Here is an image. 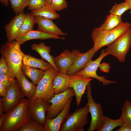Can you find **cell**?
<instances>
[{
    "mask_svg": "<svg viewBox=\"0 0 131 131\" xmlns=\"http://www.w3.org/2000/svg\"><path fill=\"white\" fill-rule=\"evenodd\" d=\"M25 14L24 12L17 14L5 26L8 41H11L15 40Z\"/></svg>",
    "mask_w": 131,
    "mask_h": 131,
    "instance_id": "cell-17",
    "label": "cell"
},
{
    "mask_svg": "<svg viewBox=\"0 0 131 131\" xmlns=\"http://www.w3.org/2000/svg\"><path fill=\"white\" fill-rule=\"evenodd\" d=\"M49 39H65V37L54 35L38 30H32L28 32L19 36L15 39L16 41L20 44H22L26 41L33 39L46 40Z\"/></svg>",
    "mask_w": 131,
    "mask_h": 131,
    "instance_id": "cell-19",
    "label": "cell"
},
{
    "mask_svg": "<svg viewBox=\"0 0 131 131\" xmlns=\"http://www.w3.org/2000/svg\"><path fill=\"white\" fill-rule=\"evenodd\" d=\"M34 16H40L52 20L60 18V16L48 5H45L41 8L32 11L31 13Z\"/></svg>",
    "mask_w": 131,
    "mask_h": 131,
    "instance_id": "cell-25",
    "label": "cell"
},
{
    "mask_svg": "<svg viewBox=\"0 0 131 131\" xmlns=\"http://www.w3.org/2000/svg\"><path fill=\"white\" fill-rule=\"evenodd\" d=\"M48 5L56 11H60L68 7L66 0H52L50 5Z\"/></svg>",
    "mask_w": 131,
    "mask_h": 131,
    "instance_id": "cell-33",
    "label": "cell"
},
{
    "mask_svg": "<svg viewBox=\"0 0 131 131\" xmlns=\"http://www.w3.org/2000/svg\"><path fill=\"white\" fill-rule=\"evenodd\" d=\"M15 78L9 73L5 74H0V82L3 84L7 89L16 82Z\"/></svg>",
    "mask_w": 131,
    "mask_h": 131,
    "instance_id": "cell-32",
    "label": "cell"
},
{
    "mask_svg": "<svg viewBox=\"0 0 131 131\" xmlns=\"http://www.w3.org/2000/svg\"><path fill=\"white\" fill-rule=\"evenodd\" d=\"M30 0H10L11 8L14 12L18 14L23 12L28 6Z\"/></svg>",
    "mask_w": 131,
    "mask_h": 131,
    "instance_id": "cell-30",
    "label": "cell"
},
{
    "mask_svg": "<svg viewBox=\"0 0 131 131\" xmlns=\"http://www.w3.org/2000/svg\"><path fill=\"white\" fill-rule=\"evenodd\" d=\"M35 23L37 25V30L41 32L57 36H66L53 21V20L40 16H35Z\"/></svg>",
    "mask_w": 131,
    "mask_h": 131,
    "instance_id": "cell-15",
    "label": "cell"
},
{
    "mask_svg": "<svg viewBox=\"0 0 131 131\" xmlns=\"http://www.w3.org/2000/svg\"><path fill=\"white\" fill-rule=\"evenodd\" d=\"M31 48L36 51L44 59L50 63L57 70L59 71L54 63L53 56L50 54L51 48L45 45L43 42H40L38 44H31Z\"/></svg>",
    "mask_w": 131,
    "mask_h": 131,
    "instance_id": "cell-22",
    "label": "cell"
},
{
    "mask_svg": "<svg viewBox=\"0 0 131 131\" xmlns=\"http://www.w3.org/2000/svg\"><path fill=\"white\" fill-rule=\"evenodd\" d=\"M95 52L92 47L88 51L81 53L77 50L74 56L72 64L67 74H74L84 69L94 55Z\"/></svg>",
    "mask_w": 131,
    "mask_h": 131,
    "instance_id": "cell-14",
    "label": "cell"
},
{
    "mask_svg": "<svg viewBox=\"0 0 131 131\" xmlns=\"http://www.w3.org/2000/svg\"><path fill=\"white\" fill-rule=\"evenodd\" d=\"M35 23V16L31 13H27L16 37L33 30Z\"/></svg>",
    "mask_w": 131,
    "mask_h": 131,
    "instance_id": "cell-26",
    "label": "cell"
},
{
    "mask_svg": "<svg viewBox=\"0 0 131 131\" xmlns=\"http://www.w3.org/2000/svg\"><path fill=\"white\" fill-rule=\"evenodd\" d=\"M9 73L8 65L4 57L2 56L0 59V74Z\"/></svg>",
    "mask_w": 131,
    "mask_h": 131,
    "instance_id": "cell-35",
    "label": "cell"
},
{
    "mask_svg": "<svg viewBox=\"0 0 131 131\" xmlns=\"http://www.w3.org/2000/svg\"><path fill=\"white\" fill-rule=\"evenodd\" d=\"M90 82L87 85L86 93L88 99L89 113L91 117L88 131L97 130L100 131L104 123L105 116L103 114L102 106L99 103H97L94 101L91 95V89Z\"/></svg>",
    "mask_w": 131,
    "mask_h": 131,
    "instance_id": "cell-7",
    "label": "cell"
},
{
    "mask_svg": "<svg viewBox=\"0 0 131 131\" xmlns=\"http://www.w3.org/2000/svg\"><path fill=\"white\" fill-rule=\"evenodd\" d=\"M72 98L68 101L64 108L55 117L49 119L46 117L45 123L43 125L44 131H59L62 123L69 114Z\"/></svg>",
    "mask_w": 131,
    "mask_h": 131,
    "instance_id": "cell-13",
    "label": "cell"
},
{
    "mask_svg": "<svg viewBox=\"0 0 131 131\" xmlns=\"http://www.w3.org/2000/svg\"><path fill=\"white\" fill-rule=\"evenodd\" d=\"M77 50L75 49L71 52L66 49L54 57L55 64L59 72L67 74L72 64Z\"/></svg>",
    "mask_w": 131,
    "mask_h": 131,
    "instance_id": "cell-16",
    "label": "cell"
},
{
    "mask_svg": "<svg viewBox=\"0 0 131 131\" xmlns=\"http://www.w3.org/2000/svg\"><path fill=\"white\" fill-rule=\"evenodd\" d=\"M130 104H131V102H130Z\"/></svg>",
    "mask_w": 131,
    "mask_h": 131,
    "instance_id": "cell-44",
    "label": "cell"
},
{
    "mask_svg": "<svg viewBox=\"0 0 131 131\" xmlns=\"http://www.w3.org/2000/svg\"><path fill=\"white\" fill-rule=\"evenodd\" d=\"M129 9L130 8L129 5L125 1L119 4L115 2L109 12L111 14L121 16L125 11Z\"/></svg>",
    "mask_w": 131,
    "mask_h": 131,
    "instance_id": "cell-31",
    "label": "cell"
},
{
    "mask_svg": "<svg viewBox=\"0 0 131 131\" xmlns=\"http://www.w3.org/2000/svg\"><path fill=\"white\" fill-rule=\"evenodd\" d=\"M21 70L24 74L30 79L35 85H37L44 74L45 71L38 69L22 64Z\"/></svg>",
    "mask_w": 131,
    "mask_h": 131,
    "instance_id": "cell-23",
    "label": "cell"
},
{
    "mask_svg": "<svg viewBox=\"0 0 131 131\" xmlns=\"http://www.w3.org/2000/svg\"><path fill=\"white\" fill-rule=\"evenodd\" d=\"M89 113L87 103L84 107L79 108L69 114L62 123L59 131H84V127L88 121Z\"/></svg>",
    "mask_w": 131,
    "mask_h": 131,
    "instance_id": "cell-5",
    "label": "cell"
},
{
    "mask_svg": "<svg viewBox=\"0 0 131 131\" xmlns=\"http://www.w3.org/2000/svg\"><path fill=\"white\" fill-rule=\"evenodd\" d=\"M123 124L121 119L114 120L105 116L103 125L100 131H111Z\"/></svg>",
    "mask_w": 131,
    "mask_h": 131,
    "instance_id": "cell-28",
    "label": "cell"
},
{
    "mask_svg": "<svg viewBox=\"0 0 131 131\" xmlns=\"http://www.w3.org/2000/svg\"><path fill=\"white\" fill-rule=\"evenodd\" d=\"M3 102V98L0 97V116L4 114Z\"/></svg>",
    "mask_w": 131,
    "mask_h": 131,
    "instance_id": "cell-40",
    "label": "cell"
},
{
    "mask_svg": "<svg viewBox=\"0 0 131 131\" xmlns=\"http://www.w3.org/2000/svg\"><path fill=\"white\" fill-rule=\"evenodd\" d=\"M108 55V54L106 52L105 49H102L97 58L94 61L90 59L84 69L74 74L80 76L85 78H95L105 85L116 83V82L108 80L105 78V76H99L97 73V71L102 60Z\"/></svg>",
    "mask_w": 131,
    "mask_h": 131,
    "instance_id": "cell-9",
    "label": "cell"
},
{
    "mask_svg": "<svg viewBox=\"0 0 131 131\" xmlns=\"http://www.w3.org/2000/svg\"><path fill=\"white\" fill-rule=\"evenodd\" d=\"M29 101L24 98L19 103L7 112V115L0 131H16L31 119L28 105Z\"/></svg>",
    "mask_w": 131,
    "mask_h": 131,
    "instance_id": "cell-1",
    "label": "cell"
},
{
    "mask_svg": "<svg viewBox=\"0 0 131 131\" xmlns=\"http://www.w3.org/2000/svg\"><path fill=\"white\" fill-rule=\"evenodd\" d=\"M74 96L72 87L64 92L54 95L49 101L51 104L47 110L46 117L52 119L56 116L64 108L69 99Z\"/></svg>",
    "mask_w": 131,
    "mask_h": 131,
    "instance_id": "cell-8",
    "label": "cell"
},
{
    "mask_svg": "<svg viewBox=\"0 0 131 131\" xmlns=\"http://www.w3.org/2000/svg\"><path fill=\"white\" fill-rule=\"evenodd\" d=\"M48 102L41 98L29 101L28 109L31 119L43 126L46 120V113L49 106Z\"/></svg>",
    "mask_w": 131,
    "mask_h": 131,
    "instance_id": "cell-10",
    "label": "cell"
},
{
    "mask_svg": "<svg viewBox=\"0 0 131 131\" xmlns=\"http://www.w3.org/2000/svg\"><path fill=\"white\" fill-rule=\"evenodd\" d=\"M131 26L129 22H122L116 27L110 30L102 31L98 27L94 28L91 33L94 51L96 53L102 47L112 43L126 32Z\"/></svg>",
    "mask_w": 131,
    "mask_h": 131,
    "instance_id": "cell-2",
    "label": "cell"
},
{
    "mask_svg": "<svg viewBox=\"0 0 131 131\" xmlns=\"http://www.w3.org/2000/svg\"><path fill=\"white\" fill-rule=\"evenodd\" d=\"M122 114L120 118L123 124L131 126V105L129 100L125 101L121 108Z\"/></svg>",
    "mask_w": 131,
    "mask_h": 131,
    "instance_id": "cell-27",
    "label": "cell"
},
{
    "mask_svg": "<svg viewBox=\"0 0 131 131\" xmlns=\"http://www.w3.org/2000/svg\"><path fill=\"white\" fill-rule=\"evenodd\" d=\"M58 72L53 66L45 71L43 76L37 85L35 94L32 98L28 99L29 101L32 102L40 98L49 102L54 95L53 81Z\"/></svg>",
    "mask_w": 131,
    "mask_h": 131,
    "instance_id": "cell-4",
    "label": "cell"
},
{
    "mask_svg": "<svg viewBox=\"0 0 131 131\" xmlns=\"http://www.w3.org/2000/svg\"><path fill=\"white\" fill-rule=\"evenodd\" d=\"M22 64L34 68H38L45 71L52 66L49 63L45 62L42 59L36 58L29 55L24 53Z\"/></svg>",
    "mask_w": 131,
    "mask_h": 131,
    "instance_id": "cell-21",
    "label": "cell"
},
{
    "mask_svg": "<svg viewBox=\"0 0 131 131\" xmlns=\"http://www.w3.org/2000/svg\"><path fill=\"white\" fill-rule=\"evenodd\" d=\"M20 88L24 96L29 99L34 95L37 86L30 82L26 78L22 70H21L15 76Z\"/></svg>",
    "mask_w": 131,
    "mask_h": 131,
    "instance_id": "cell-18",
    "label": "cell"
},
{
    "mask_svg": "<svg viewBox=\"0 0 131 131\" xmlns=\"http://www.w3.org/2000/svg\"><path fill=\"white\" fill-rule=\"evenodd\" d=\"M105 49L108 55L117 58L121 62H124L131 47V28L107 46Z\"/></svg>",
    "mask_w": 131,
    "mask_h": 131,
    "instance_id": "cell-6",
    "label": "cell"
},
{
    "mask_svg": "<svg viewBox=\"0 0 131 131\" xmlns=\"http://www.w3.org/2000/svg\"><path fill=\"white\" fill-rule=\"evenodd\" d=\"M19 131H44L43 126L31 119L20 127Z\"/></svg>",
    "mask_w": 131,
    "mask_h": 131,
    "instance_id": "cell-29",
    "label": "cell"
},
{
    "mask_svg": "<svg viewBox=\"0 0 131 131\" xmlns=\"http://www.w3.org/2000/svg\"><path fill=\"white\" fill-rule=\"evenodd\" d=\"M24 98L17 82L7 89L6 95L3 97L4 112H6L17 105Z\"/></svg>",
    "mask_w": 131,
    "mask_h": 131,
    "instance_id": "cell-11",
    "label": "cell"
},
{
    "mask_svg": "<svg viewBox=\"0 0 131 131\" xmlns=\"http://www.w3.org/2000/svg\"><path fill=\"white\" fill-rule=\"evenodd\" d=\"M7 115V112L0 116V128L2 126Z\"/></svg>",
    "mask_w": 131,
    "mask_h": 131,
    "instance_id": "cell-39",
    "label": "cell"
},
{
    "mask_svg": "<svg viewBox=\"0 0 131 131\" xmlns=\"http://www.w3.org/2000/svg\"><path fill=\"white\" fill-rule=\"evenodd\" d=\"M69 75L70 86L75 93L76 105L78 106L80 104L83 95L85 93L87 85L92 79L85 78L80 76L74 74Z\"/></svg>",
    "mask_w": 131,
    "mask_h": 131,
    "instance_id": "cell-12",
    "label": "cell"
},
{
    "mask_svg": "<svg viewBox=\"0 0 131 131\" xmlns=\"http://www.w3.org/2000/svg\"><path fill=\"white\" fill-rule=\"evenodd\" d=\"M45 0H30L28 9L32 11L39 9L45 5Z\"/></svg>",
    "mask_w": 131,
    "mask_h": 131,
    "instance_id": "cell-34",
    "label": "cell"
},
{
    "mask_svg": "<svg viewBox=\"0 0 131 131\" xmlns=\"http://www.w3.org/2000/svg\"><path fill=\"white\" fill-rule=\"evenodd\" d=\"M116 131H131V126L123 124Z\"/></svg>",
    "mask_w": 131,
    "mask_h": 131,
    "instance_id": "cell-37",
    "label": "cell"
},
{
    "mask_svg": "<svg viewBox=\"0 0 131 131\" xmlns=\"http://www.w3.org/2000/svg\"><path fill=\"white\" fill-rule=\"evenodd\" d=\"M122 22L121 16L110 14L106 16L104 22L98 27L102 31L110 30L116 27Z\"/></svg>",
    "mask_w": 131,
    "mask_h": 131,
    "instance_id": "cell-24",
    "label": "cell"
},
{
    "mask_svg": "<svg viewBox=\"0 0 131 131\" xmlns=\"http://www.w3.org/2000/svg\"></svg>",
    "mask_w": 131,
    "mask_h": 131,
    "instance_id": "cell-45",
    "label": "cell"
},
{
    "mask_svg": "<svg viewBox=\"0 0 131 131\" xmlns=\"http://www.w3.org/2000/svg\"><path fill=\"white\" fill-rule=\"evenodd\" d=\"M53 83L55 94L64 92L70 86L69 75L58 72L54 77Z\"/></svg>",
    "mask_w": 131,
    "mask_h": 131,
    "instance_id": "cell-20",
    "label": "cell"
},
{
    "mask_svg": "<svg viewBox=\"0 0 131 131\" xmlns=\"http://www.w3.org/2000/svg\"><path fill=\"white\" fill-rule=\"evenodd\" d=\"M110 66L109 64L103 63L100 64L99 66V69L103 72L108 73L109 71Z\"/></svg>",
    "mask_w": 131,
    "mask_h": 131,
    "instance_id": "cell-36",
    "label": "cell"
},
{
    "mask_svg": "<svg viewBox=\"0 0 131 131\" xmlns=\"http://www.w3.org/2000/svg\"><path fill=\"white\" fill-rule=\"evenodd\" d=\"M46 4L47 5H49L50 4L52 0H45Z\"/></svg>",
    "mask_w": 131,
    "mask_h": 131,
    "instance_id": "cell-43",
    "label": "cell"
},
{
    "mask_svg": "<svg viewBox=\"0 0 131 131\" xmlns=\"http://www.w3.org/2000/svg\"><path fill=\"white\" fill-rule=\"evenodd\" d=\"M7 89L0 82V95L3 97L6 95Z\"/></svg>",
    "mask_w": 131,
    "mask_h": 131,
    "instance_id": "cell-38",
    "label": "cell"
},
{
    "mask_svg": "<svg viewBox=\"0 0 131 131\" xmlns=\"http://www.w3.org/2000/svg\"><path fill=\"white\" fill-rule=\"evenodd\" d=\"M21 44L15 40L8 41L2 45L1 52L8 66L9 73L15 78L21 70L24 53L21 50Z\"/></svg>",
    "mask_w": 131,
    "mask_h": 131,
    "instance_id": "cell-3",
    "label": "cell"
},
{
    "mask_svg": "<svg viewBox=\"0 0 131 131\" xmlns=\"http://www.w3.org/2000/svg\"><path fill=\"white\" fill-rule=\"evenodd\" d=\"M10 0H0V2L5 7H7L9 5L8 1Z\"/></svg>",
    "mask_w": 131,
    "mask_h": 131,
    "instance_id": "cell-41",
    "label": "cell"
},
{
    "mask_svg": "<svg viewBox=\"0 0 131 131\" xmlns=\"http://www.w3.org/2000/svg\"><path fill=\"white\" fill-rule=\"evenodd\" d=\"M125 2H127L129 5L130 9L131 10V0H124Z\"/></svg>",
    "mask_w": 131,
    "mask_h": 131,
    "instance_id": "cell-42",
    "label": "cell"
}]
</instances>
